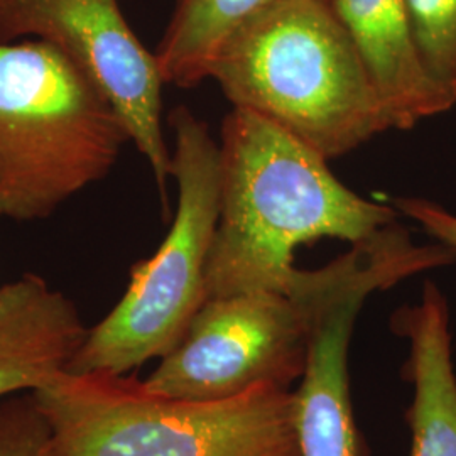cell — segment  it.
Segmentation results:
<instances>
[{
  "mask_svg": "<svg viewBox=\"0 0 456 456\" xmlns=\"http://www.w3.org/2000/svg\"><path fill=\"white\" fill-rule=\"evenodd\" d=\"M218 147L220 215L205 271L207 299L288 294L299 245L357 244L397 220L392 205L354 193L325 156L250 110L232 109Z\"/></svg>",
  "mask_w": 456,
  "mask_h": 456,
  "instance_id": "cell-1",
  "label": "cell"
},
{
  "mask_svg": "<svg viewBox=\"0 0 456 456\" xmlns=\"http://www.w3.org/2000/svg\"><path fill=\"white\" fill-rule=\"evenodd\" d=\"M210 78L233 107L271 120L326 159L392 129L328 0H276L248 17L218 51Z\"/></svg>",
  "mask_w": 456,
  "mask_h": 456,
  "instance_id": "cell-2",
  "label": "cell"
},
{
  "mask_svg": "<svg viewBox=\"0 0 456 456\" xmlns=\"http://www.w3.org/2000/svg\"><path fill=\"white\" fill-rule=\"evenodd\" d=\"M53 456H277L299 452L294 392L259 386L225 401L146 389L135 377L63 374L31 392Z\"/></svg>",
  "mask_w": 456,
  "mask_h": 456,
  "instance_id": "cell-3",
  "label": "cell"
},
{
  "mask_svg": "<svg viewBox=\"0 0 456 456\" xmlns=\"http://www.w3.org/2000/svg\"><path fill=\"white\" fill-rule=\"evenodd\" d=\"M127 142L112 102L61 49L0 43V218H48L107 178Z\"/></svg>",
  "mask_w": 456,
  "mask_h": 456,
  "instance_id": "cell-4",
  "label": "cell"
},
{
  "mask_svg": "<svg viewBox=\"0 0 456 456\" xmlns=\"http://www.w3.org/2000/svg\"><path fill=\"white\" fill-rule=\"evenodd\" d=\"M178 208L163 244L132 267L122 299L88 330L68 374L126 375L163 359L207 301L205 271L220 215V147L190 109L169 115Z\"/></svg>",
  "mask_w": 456,
  "mask_h": 456,
  "instance_id": "cell-5",
  "label": "cell"
},
{
  "mask_svg": "<svg viewBox=\"0 0 456 456\" xmlns=\"http://www.w3.org/2000/svg\"><path fill=\"white\" fill-rule=\"evenodd\" d=\"M446 245H418L395 222L322 269L294 274L288 294L306 311L310 346L296 399L299 456H370L355 421L348 350L367 297L424 271L452 265Z\"/></svg>",
  "mask_w": 456,
  "mask_h": 456,
  "instance_id": "cell-6",
  "label": "cell"
},
{
  "mask_svg": "<svg viewBox=\"0 0 456 456\" xmlns=\"http://www.w3.org/2000/svg\"><path fill=\"white\" fill-rule=\"evenodd\" d=\"M308 346V316L293 296L257 291L212 297L142 384L190 401H225L259 386L289 391L305 374Z\"/></svg>",
  "mask_w": 456,
  "mask_h": 456,
  "instance_id": "cell-7",
  "label": "cell"
},
{
  "mask_svg": "<svg viewBox=\"0 0 456 456\" xmlns=\"http://www.w3.org/2000/svg\"><path fill=\"white\" fill-rule=\"evenodd\" d=\"M31 37L61 49L112 102L146 158L166 212L171 178L163 132L166 83L156 53L132 31L118 0H0V43Z\"/></svg>",
  "mask_w": 456,
  "mask_h": 456,
  "instance_id": "cell-8",
  "label": "cell"
},
{
  "mask_svg": "<svg viewBox=\"0 0 456 456\" xmlns=\"http://www.w3.org/2000/svg\"><path fill=\"white\" fill-rule=\"evenodd\" d=\"M88 333L80 311L45 277L0 288V399L33 392L66 372Z\"/></svg>",
  "mask_w": 456,
  "mask_h": 456,
  "instance_id": "cell-9",
  "label": "cell"
},
{
  "mask_svg": "<svg viewBox=\"0 0 456 456\" xmlns=\"http://www.w3.org/2000/svg\"><path fill=\"white\" fill-rule=\"evenodd\" d=\"M354 41L391 118L408 131L450 110L416 48L408 0H328Z\"/></svg>",
  "mask_w": 456,
  "mask_h": 456,
  "instance_id": "cell-10",
  "label": "cell"
},
{
  "mask_svg": "<svg viewBox=\"0 0 456 456\" xmlns=\"http://www.w3.org/2000/svg\"><path fill=\"white\" fill-rule=\"evenodd\" d=\"M391 328L409 342L401 370L414 386L406 411L412 436L409 456H456V374L450 310L440 288L426 282L421 301L395 311Z\"/></svg>",
  "mask_w": 456,
  "mask_h": 456,
  "instance_id": "cell-11",
  "label": "cell"
},
{
  "mask_svg": "<svg viewBox=\"0 0 456 456\" xmlns=\"http://www.w3.org/2000/svg\"><path fill=\"white\" fill-rule=\"evenodd\" d=\"M276 0H178L156 58L164 83L193 88L210 78L228 36Z\"/></svg>",
  "mask_w": 456,
  "mask_h": 456,
  "instance_id": "cell-12",
  "label": "cell"
},
{
  "mask_svg": "<svg viewBox=\"0 0 456 456\" xmlns=\"http://www.w3.org/2000/svg\"><path fill=\"white\" fill-rule=\"evenodd\" d=\"M421 63L450 107L456 103V0H408Z\"/></svg>",
  "mask_w": 456,
  "mask_h": 456,
  "instance_id": "cell-13",
  "label": "cell"
},
{
  "mask_svg": "<svg viewBox=\"0 0 456 456\" xmlns=\"http://www.w3.org/2000/svg\"><path fill=\"white\" fill-rule=\"evenodd\" d=\"M0 456H53L49 426L31 392L0 404Z\"/></svg>",
  "mask_w": 456,
  "mask_h": 456,
  "instance_id": "cell-14",
  "label": "cell"
},
{
  "mask_svg": "<svg viewBox=\"0 0 456 456\" xmlns=\"http://www.w3.org/2000/svg\"><path fill=\"white\" fill-rule=\"evenodd\" d=\"M391 205L397 212L418 222L440 244L456 252V215L446 212L440 205L424 198L401 196L394 198Z\"/></svg>",
  "mask_w": 456,
  "mask_h": 456,
  "instance_id": "cell-15",
  "label": "cell"
},
{
  "mask_svg": "<svg viewBox=\"0 0 456 456\" xmlns=\"http://www.w3.org/2000/svg\"><path fill=\"white\" fill-rule=\"evenodd\" d=\"M277 456H299V452H293V453H286V455H277Z\"/></svg>",
  "mask_w": 456,
  "mask_h": 456,
  "instance_id": "cell-16",
  "label": "cell"
}]
</instances>
